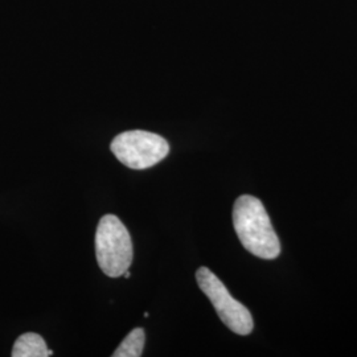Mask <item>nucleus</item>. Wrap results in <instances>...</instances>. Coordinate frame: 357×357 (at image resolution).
Segmentation results:
<instances>
[{"label":"nucleus","mask_w":357,"mask_h":357,"mask_svg":"<svg viewBox=\"0 0 357 357\" xmlns=\"http://www.w3.org/2000/svg\"><path fill=\"white\" fill-rule=\"evenodd\" d=\"M233 225L243 248L255 257L274 259L281 253L280 238L259 199L240 196L233 206Z\"/></svg>","instance_id":"nucleus-1"},{"label":"nucleus","mask_w":357,"mask_h":357,"mask_svg":"<svg viewBox=\"0 0 357 357\" xmlns=\"http://www.w3.org/2000/svg\"><path fill=\"white\" fill-rule=\"evenodd\" d=\"M96 255L103 273L118 278L128 271L132 262V241L128 228L114 215L101 218L96 233Z\"/></svg>","instance_id":"nucleus-2"},{"label":"nucleus","mask_w":357,"mask_h":357,"mask_svg":"<svg viewBox=\"0 0 357 357\" xmlns=\"http://www.w3.org/2000/svg\"><path fill=\"white\" fill-rule=\"evenodd\" d=\"M110 149L122 165L132 169L155 166L169 153V144L163 137L143 130L119 134L112 142Z\"/></svg>","instance_id":"nucleus-3"},{"label":"nucleus","mask_w":357,"mask_h":357,"mask_svg":"<svg viewBox=\"0 0 357 357\" xmlns=\"http://www.w3.org/2000/svg\"><path fill=\"white\" fill-rule=\"evenodd\" d=\"M196 281L230 331L238 335H249L253 331L255 323L250 311L230 295L225 284L209 268H199Z\"/></svg>","instance_id":"nucleus-4"},{"label":"nucleus","mask_w":357,"mask_h":357,"mask_svg":"<svg viewBox=\"0 0 357 357\" xmlns=\"http://www.w3.org/2000/svg\"><path fill=\"white\" fill-rule=\"evenodd\" d=\"M13 357H48L53 355L47 348L44 339L33 332H26L17 337L13 349Z\"/></svg>","instance_id":"nucleus-5"},{"label":"nucleus","mask_w":357,"mask_h":357,"mask_svg":"<svg viewBox=\"0 0 357 357\" xmlns=\"http://www.w3.org/2000/svg\"><path fill=\"white\" fill-rule=\"evenodd\" d=\"M144 348V331L135 328L123 339L121 345L115 349L113 357H139Z\"/></svg>","instance_id":"nucleus-6"}]
</instances>
